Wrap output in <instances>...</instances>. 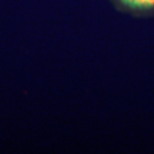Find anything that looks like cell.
<instances>
[{"mask_svg":"<svg viewBox=\"0 0 154 154\" xmlns=\"http://www.w3.org/2000/svg\"><path fill=\"white\" fill-rule=\"evenodd\" d=\"M119 11L135 16H154V0H111Z\"/></svg>","mask_w":154,"mask_h":154,"instance_id":"6da1fadb","label":"cell"}]
</instances>
